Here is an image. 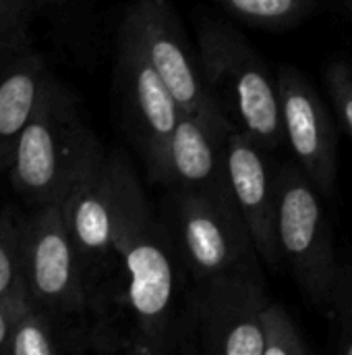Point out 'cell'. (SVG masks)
Segmentation results:
<instances>
[{
    "instance_id": "cell-4",
    "label": "cell",
    "mask_w": 352,
    "mask_h": 355,
    "mask_svg": "<svg viewBox=\"0 0 352 355\" xmlns=\"http://www.w3.org/2000/svg\"><path fill=\"white\" fill-rule=\"evenodd\" d=\"M160 214L172 233L197 295L224 281L261 275V258L234 204L168 189Z\"/></svg>"
},
{
    "instance_id": "cell-13",
    "label": "cell",
    "mask_w": 352,
    "mask_h": 355,
    "mask_svg": "<svg viewBox=\"0 0 352 355\" xmlns=\"http://www.w3.org/2000/svg\"><path fill=\"white\" fill-rule=\"evenodd\" d=\"M263 275L207 287L197 295L199 352L212 355H263L261 310L268 304Z\"/></svg>"
},
{
    "instance_id": "cell-17",
    "label": "cell",
    "mask_w": 352,
    "mask_h": 355,
    "mask_svg": "<svg viewBox=\"0 0 352 355\" xmlns=\"http://www.w3.org/2000/svg\"><path fill=\"white\" fill-rule=\"evenodd\" d=\"M0 297L17 306L29 300L23 277L21 227L8 214L0 216Z\"/></svg>"
},
{
    "instance_id": "cell-6",
    "label": "cell",
    "mask_w": 352,
    "mask_h": 355,
    "mask_svg": "<svg viewBox=\"0 0 352 355\" xmlns=\"http://www.w3.org/2000/svg\"><path fill=\"white\" fill-rule=\"evenodd\" d=\"M278 243L303 293L330 310L338 277L334 237L317 187L295 164L278 171Z\"/></svg>"
},
{
    "instance_id": "cell-15",
    "label": "cell",
    "mask_w": 352,
    "mask_h": 355,
    "mask_svg": "<svg viewBox=\"0 0 352 355\" xmlns=\"http://www.w3.org/2000/svg\"><path fill=\"white\" fill-rule=\"evenodd\" d=\"M95 352L89 318L68 316L27 300L15 318L6 347L10 355H62Z\"/></svg>"
},
{
    "instance_id": "cell-18",
    "label": "cell",
    "mask_w": 352,
    "mask_h": 355,
    "mask_svg": "<svg viewBox=\"0 0 352 355\" xmlns=\"http://www.w3.org/2000/svg\"><path fill=\"white\" fill-rule=\"evenodd\" d=\"M261 329L263 355H307L311 352L288 310L274 300H268L261 310Z\"/></svg>"
},
{
    "instance_id": "cell-12",
    "label": "cell",
    "mask_w": 352,
    "mask_h": 355,
    "mask_svg": "<svg viewBox=\"0 0 352 355\" xmlns=\"http://www.w3.org/2000/svg\"><path fill=\"white\" fill-rule=\"evenodd\" d=\"M226 168L237 210L245 220L263 264L278 268V171L270 150L245 131H230L226 139Z\"/></svg>"
},
{
    "instance_id": "cell-19",
    "label": "cell",
    "mask_w": 352,
    "mask_h": 355,
    "mask_svg": "<svg viewBox=\"0 0 352 355\" xmlns=\"http://www.w3.org/2000/svg\"><path fill=\"white\" fill-rule=\"evenodd\" d=\"M31 0H0V50L29 48Z\"/></svg>"
},
{
    "instance_id": "cell-23",
    "label": "cell",
    "mask_w": 352,
    "mask_h": 355,
    "mask_svg": "<svg viewBox=\"0 0 352 355\" xmlns=\"http://www.w3.org/2000/svg\"><path fill=\"white\" fill-rule=\"evenodd\" d=\"M46 2H50V4H64V2H68V0H46Z\"/></svg>"
},
{
    "instance_id": "cell-7",
    "label": "cell",
    "mask_w": 352,
    "mask_h": 355,
    "mask_svg": "<svg viewBox=\"0 0 352 355\" xmlns=\"http://www.w3.org/2000/svg\"><path fill=\"white\" fill-rule=\"evenodd\" d=\"M114 94L122 127L149 179L158 183L180 106L122 21L116 35Z\"/></svg>"
},
{
    "instance_id": "cell-11",
    "label": "cell",
    "mask_w": 352,
    "mask_h": 355,
    "mask_svg": "<svg viewBox=\"0 0 352 355\" xmlns=\"http://www.w3.org/2000/svg\"><path fill=\"white\" fill-rule=\"evenodd\" d=\"M284 141L319 193L332 196L338 177L336 129L322 96L295 67L278 71Z\"/></svg>"
},
{
    "instance_id": "cell-10",
    "label": "cell",
    "mask_w": 352,
    "mask_h": 355,
    "mask_svg": "<svg viewBox=\"0 0 352 355\" xmlns=\"http://www.w3.org/2000/svg\"><path fill=\"white\" fill-rule=\"evenodd\" d=\"M230 131L234 127L226 119L180 110L158 185L234 204L226 168Z\"/></svg>"
},
{
    "instance_id": "cell-21",
    "label": "cell",
    "mask_w": 352,
    "mask_h": 355,
    "mask_svg": "<svg viewBox=\"0 0 352 355\" xmlns=\"http://www.w3.org/2000/svg\"><path fill=\"white\" fill-rule=\"evenodd\" d=\"M324 81L332 96L334 108L352 139V64L346 60H332L326 67Z\"/></svg>"
},
{
    "instance_id": "cell-9",
    "label": "cell",
    "mask_w": 352,
    "mask_h": 355,
    "mask_svg": "<svg viewBox=\"0 0 352 355\" xmlns=\"http://www.w3.org/2000/svg\"><path fill=\"white\" fill-rule=\"evenodd\" d=\"M122 23L133 31L180 110L224 119L207 94L201 58L193 52L172 0H131Z\"/></svg>"
},
{
    "instance_id": "cell-24",
    "label": "cell",
    "mask_w": 352,
    "mask_h": 355,
    "mask_svg": "<svg viewBox=\"0 0 352 355\" xmlns=\"http://www.w3.org/2000/svg\"><path fill=\"white\" fill-rule=\"evenodd\" d=\"M346 2H349V4H352V0H346Z\"/></svg>"
},
{
    "instance_id": "cell-16",
    "label": "cell",
    "mask_w": 352,
    "mask_h": 355,
    "mask_svg": "<svg viewBox=\"0 0 352 355\" xmlns=\"http://www.w3.org/2000/svg\"><path fill=\"white\" fill-rule=\"evenodd\" d=\"M232 17L266 29H284L301 23L317 0H214Z\"/></svg>"
},
{
    "instance_id": "cell-14",
    "label": "cell",
    "mask_w": 352,
    "mask_h": 355,
    "mask_svg": "<svg viewBox=\"0 0 352 355\" xmlns=\"http://www.w3.org/2000/svg\"><path fill=\"white\" fill-rule=\"evenodd\" d=\"M52 79L41 54L0 50V173H6L12 146Z\"/></svg>"
},
{
    "instance_id": "cell-20",
    "label": "cell",
    "mask_w": 352,
    "mask_h": 355,
    "mask_svg": "<svg viewBox=\"0 0 352 355\" xmlns=\"http://www.w3.org/2000/svg\"><path fill=\"white\" fill-rule=\"evenodd\" d=\"M330 312L338 324V352L352 355V260L338 266Z\"/></svg>"
},
{
    "instance_id": "cell-5",
    "label": "cell",
    "mask_w": 352,
    "mask_h": 355,
    "mask_svg": "<svg viewBox=\"0 0 352 355\" xmlns=\"http://www.w3.org/2000/svg\"><path fill=\"white\" fill-rule=\"evenodd\" d=\"M131 166L127 154H106L102 164L62 202L66 227L81 260L89 312L116 275L124 183Z\"/></svg>"
},
{
    "instance_id": "cell-22",
    "label": "cell",
    "mask_w": 352,
    "mask_h": 355,
    "mask_svg": "<svg viewBox=\"0 0 352 355\" xmlns=\"http://www.w3.org/2000/svg\"><path fill=\"white\" fill-rule=\"evenodd\" d=\"M23 304L17 306V304H10L0 297V354H6V347H8V341L12 335V327H15V318Z\"/></svg>"
},
{
    "instance_id": "cell-1",
    "label": "cell",
    "mask_w": 352,
    "mask_h": 355,
    "mask_svg": "<svg viewBox=\"0 0 352 355\" xmlns=\"http://www.w3.org/2000/svg\"><path fill=\"white\" fill-rule=\"evenodd\" d=\"M116 275L91 308L98 354L199 349L197 293L172 239L131 166L124 183Z\"/></svg>"
},
{
    "instance_id": "cell-3",
    "label": "cell",
    "mask_w": 352,
    "mask_h": 355,
    "mask_svg": "<svg viewBox=\"0 0 352 355\" xmlns=\"http://www.w3.org/2000/svg\"><path fill=\"white\" fill-rule=\"evenodd\" d=\"M207 94L220 114L270 152L284 141L278 75L230 23L203 19L197 27Z\"/></svg>"
},
{
    "instance_id": "cell-2",
    "label": "cell",
    "mask_w": 352,
    "mask_h": 355,
    "mask_svg": "<svg viewBox=\"0 0 352 355\" xmlns=\"http://www.w3.org/2000/svg\"><path fill=\"white\" fill-rule=\"evenodd\" d=\"M106 158L77 96L54 77L21 129L6 175L31 206L62 204Z\"/></svg>"
},
{
    "instance_id": "cell-8",
    "label": "cell",
    "mask_w": 352,
    "mask_h": 355,
    "mask_svg": "<svg viewBox=\"0 0 352 355\" xmlns=\"http://www.w3.org/2000/svg\"><path fill=\"white\" fill-rule=\"evenodd\" d=\"M19 227L29 300L68 316L89 318L81 260L68 233L62 204L33 208L27 218L19 220Z\"/></svg>"
}]
</instances>
